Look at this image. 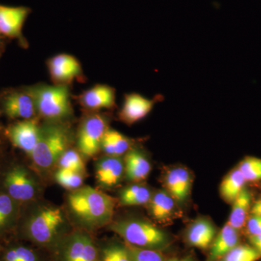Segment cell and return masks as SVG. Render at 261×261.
I'll return each instance as SVG.
<instances>
[{"instance_id": "6da1fadb", "label": "cell", "mask_w": 261, "mask_h": 261, "mask_svg": "<svg viewBox=\"0 0 261 261\" xmlns=\"http://www.w3.org/2000/svg\"><path fill=\"white\" fill-rule=\"evenodd\" d=\"M116 202L111 196L89 186L73 190L67 197L70 214L87 229H97L111 224Z\"/></svg>"}, {"instance_id": "7a4b0ae2", "label": "cell", "mask_w": 261, "mask_h": 261, "mask_svg": "<svg viewBox=\"0 0 261 261\" xmlns=\"http://www.w3.org/2000/svg\"><path fill=\"white\" fill-rule=\"evenodd\" d=\"M69 126L63 121H47L40 128V135L35 149L31 154L34 166L41 171H47L58 163L71 142Z\"/></svg>"}, {"instance_id": "3957f363", "label": "cell", "mask_w": 261, "mask_h": 261, "mask_svg": "<svg viewBox=\"0 0 261 261\" xmlns=\"http://www.w3.org/2000/svg\"><path fill=\"white\" fill-rule=\"evenodd\" d=\"M66 216L57 206L42 205L37 207L24 224L25 236L40 245L56 243L61 239L67 225Z\"/></svg>"}, {"instance_id": "277c9868", "label": "cell", "mask_w": 261, "mask_h": 261, "mask_svg": "<svg viewBox=\"0 0 261 261\" xmlns=\"http://www.w3.org/2000/svg\"><path fill=\"white\" fill-rule=\"evenodd\" d=\"M110 228L121 237L124 243L141 248L163 251L173 241L166 231L144 220H119L111 224Z\"/></svg>"}, {"instance_id": "5b68a950", "label": "cell", "mask_w": 261, "mask_h": 261, "mask_svg": "<svg viewBox=\"0 0 261 261\" xmlns=\"http://www.w3.org/2000/svg\"><path fill=\"white\" fill-rule=\"evenodd\" d=\"M25 90L34 99L37 114L47 121H63L73 113L68 85L38 84Z\"/></svg>"}, {"instance_id": "8992f818", "label": "cell", "mask_w": 261, "mask_h": 261, "mask_svg": "<svg viewBox=\"0 0 261 261\" xmlns=\"http://www.w3.org/2000/svg\"><path fill=\"white\" fill-rule=\"evenodd\" d=\"M56 261H100L90 235L75 231L57 242Z\"/></svg>"}, {"instance_id": "52a82bcc", "label": "cell", "mask_w": 261, "mask_h": 261, "mask_svg": "<svg viewBox=\"0 0 261 261\" xmlns=\"http://www.w3.org/2000/svg\"><path fill=\"white\" fill-rule=\"evenodd\" d=\"M108 129L107 118L102 115H90L84 120L77 137V145L82 156L94 157L101 150L103 137Z\"/></svg>"}, {"instance_id": "ba28073f", "label": "cell", "mask_w": 261, "mask_h": 261, "mask_svg": "<svg viewBox=\"0 0 261 261\" xmlns=\"http://www.w3.org/2000/svg\"><path fill=\"white\" fill-rule=\"evenodd\" d=\"M7 194L18 202L34 200L39 192V185L34 176L22 166L8 170L4 178Z\"/></svg>"}, {"instance_id": "9c48e42d", "label": "cell", "mask_w": 261, "mask_h": 261, "mask_svg": "<svg viewBox=\"0 0 261 261\" xmlns=\"http://www.w3.org/2000/svg\"><path fill=\"white\" fill-rule=\"evenodd\" d=\"M40 128L34 118L22 120L8 127L6 134L13 145L31 156L39 141Z\"/></svg>"}, {"instance_id": "30bf717a", "label": "cell", "mask_w": 261, "mask_h": 261, "mask_svg": "<svg viewBox=\"0 0 261 261\" xmlns=\"http://www.w3.org/2000/svg\"><path fill=\"white\" fill-rule=\"evenodd\" d=\"M162 98L161 96L158 95L154 99H150L140 94H126L118 117L127 125L135 124L148 116L156 102Z\"/></svg>"}, {"instance_id": "8fae6325", "label": "cell", "mask_w": 261, "mask_h": 261, "mask_svg": "<svg viewBox=\"0 0 261 261\" xmlns=\"http://www.w3.org/2000/svg\"><path fill=\"white\" fill-rule=\"evenodd\" d=\"M48 70L55 84L68 85L82 75V68L75 57L60 54L53 57L47 62Z\"/></svg>"}, {"instance_id": "7c38bea8", "label": "cell", "mask_w": 261, "mask_h": 261, "mask_svg": "<svg viewBox=\"0 0 261 261\" xmlns=\"http://www.w3.org/2000/svg\"><path fill=\"white\" fill-rule=\"evenodd\" d=\"M30 13L27 7L0 4V34L11 39H23L22 30Z\"/></svg>"}, {"instance_id": "4fadbf2b", "label": "cell", "mask_w": 261, "mask_h": 261, "mask_svg": "<svg viewBox=\"0 0 261 261\" xmlns=\"http://www.w3.org/2000/svg\"><path fill=\"white\" fill-rule=\"evenodd\" d=\"M3 110L12 119H32L37 114L34 99L25 89L7 94L3 99Z\"/></svg>"}, {"instance_id": "5bb4252c", "label": "cell", "mask_w": 261, "mask_h": 261, "mask_svg": "<svg viewBox=\"0 0 261 261\" xmlns=\"http://www.w3.org/2000/svg\"><path fill=\"white\" fill-rule=\"evenodd\" d=\"M164 185L166 191L176 202H185L191 192V174L185 168H172L165 175Z\"/></svg>"}, {"instance_id": "9a60e30c", "label": "cell", "mask_w": 261, "mask_h": 261, "mask_svg": "<svg viewBox=\"0 0 261 261\" xmlns=\"http://www.w3.org/2000/svg\"><path fill=\"white\" fill-rule=\"evenodd\" d=\"M124 171V162L121 158L106 155L96 164V180L101 186L111 188L119 184Z\"/></svg>"}, {"instance_id": "2e32d148", "label": "cell", "mask_w": 261, "mask_h": 261, "mask_svg": "<svg viewBox=\"0 0 261 261\" xmlns=\"http://www.w3.org/2000/svg\"><path fill=\"white\" fill-rule=\"evenodd\" d=\"M218 231L215 225L205 218L196 220L187 228L185 240L190 246L208 250Z\"/></svg>"}, {"instance_id": "e0dca14e", "label": "cell", "mask_w": 261, "mask_h": 261, "mask_svg": "<svg viewBox=\"0 0 261 261\" xmlns=\"http://www.w3.org/2000/svg\"><path fill=\"white\" fill-rule=\"evenodd\" d=\"M80 99L81 104L87 109H110L116 104V91L106 84H97L85 91Z\"/></svg>"}, {"instance_id": "ac0fdd59", "label": "cell", "mask_w": 261, "mask_h": 261, "mask_svg": "<svg viewBox=\"0 0 261 261\" xmlns=\"http://www.w3.org/2000/svg\"><path fill=\"white\" fill-rule=\"evenodd\" d=\"M240 231L226 223L218 232L208 249V255L206 261H219L233 247L240 245Z\"/></svg>"}, {"instance_id": "d6986e66", "label": "cell", "mask_w": 261, "mask_h": 261, "mask_svg": "<svg viewBox=\"0 0 261 261\" xmlns=\"http://www.w3.org/2000/svg\"><path fill=\"white\" fill-rule=\"evenodd\" d=\"M124 174L127 179L134 183H140L148 177L151 171L149 160L139 149H130L125 154Z\"/></svg>"}, {"instance_id": "ffe728a7", "label": "cell", "mask_w": 261, "mask_h": 261, "mask_svg": "<svg viewBox=\"0 0 261 261\" xmlns=\"http://www.w3.org/2000/svg\"><path fill=\"white\" fill-rule=\"evenodd\" d=\"M251 207V194L245 188L232 202V208L228 218V224L238 231L243 229L245 227L250 216Z\"/></svg>"}, {"instance_id": "44dd1931", "label": "cell", "mask_w": 261, "mask_h": 261, "mask_svg": "<svg viewBox=\"0 0 261 261\" xmlns=\"http://www.w3.org/2000/svg\"><path fill=\"white\" fill-rule=\"evenodd\" d=\"M130 141L124 135L116 130L108 128L103 137L101 150L108 156L121 157L130 148Z\"/></svg>"}, {"instance_id": "7402d4cb", "label": "cell", "mask_w": 261, "mask_h": 261, "mask_svg": "<svg viewBox=\"0 0 261 261\" xmlns=\"http://www.w3.org/2000/svg\"><path fill=\"white\" fill-rule=\"evenodd\" d=\"M246 183V180L239 168L233 169L226 175L220 185L221 197L228 203H232L245 188Z\"/></svg>"}, {"instance_id": "603a6c76", "label": "cell", "mask_w": 261, "mask_h": 261, "mask_svg": "<svg viewBox=\"0 0 261 261\" xmlns=\"http://www.w3.org/2000/svg\"><path fill=\"white\" fill-rule=\"evenodd\" d=\"M174 199L166 191H160L152 195L149 202L151 216L158 221L169 219L175 207Z\"/></svg>"}, {"instance_id": "cb8c5ba5", "label": "cell", "mask_w": 261, "mask_h": 261, "mask_svg": "<svg viewBox=\"0 0 261 261\" xmlns=\"http://www.w3.org/2000/svg\"><path fill=\"white\" fill-rule=\"evenodd\" d=\"M152 197V192L148 187L135 183L122 190L119 195V203L123 206L147 205Z\"/></svg>"}, {"instance_id": "d4e9b609", "label": "cell", "mask_w": 261, "mask_h": 261, "mask_svg": "<svg viewBox=\"0 0 261 261\" xmlns=\"http://www.w3.org/2000/svg\"><path fill=\"white\" fill-rule=\"evenodd\" d=\"M17 203L8 194L0 193V237L14 226L18 215Z\"/></svg>"}, {"instance_id": "484cf974", "label": "cell", "mask_w": 261, "mask_h": 261, "mask_svg": "<svg viewBox=\"0 0 261 261\" xmlns=\"http://www.w3.org/2000/svg\"><path fill=\"white\" fill-rule=\"evenodd\" d=\"M260 258L261 255L253 247L240 243L219 261H257Z\"/></svg>"}, {"instance_id": "4316f807", "label": "cell", "mask_w": 261, "mask_h": 261, "mask_svg": "<svg viewBox=\"0 0 261 261\" xmlns=\"http://www.w3.org/2000/svg\"><path fill=\"white\" fill-rule=\"evenodd\" d=\"M0 261H39L36 252L23 245H12L3 250Z\"/></svg>"}, {"instance_id": "83f0119b", "label": "cell", "mask_w": 261, "mask_h": 261, "mask_svg": "<svg viewBox=\"0 0 261 261\" xmlns=\"http://www.w3.org/2000/svg\"><path fill=\"white\" fill-rule=\"evenodd\" d=\"M84 175L83 173L70 170L58 168L55 174V178L61 187L73 191L83 185Z\"/></svg>"}, {"instance_id": "f1b7e54d", "label": "cell", "mask_w": 261, "mask_h": 261, "mask_svg": "<svg viewBox=\"0 0 261 261\" xmlns=\"http://www.w3.org/2000/svg\"><path fill=\"white\" fill-rule=\"evenodd\" d=\"M58 168L70 170L75 172L82 173L84 174L86 172L85 164L82 154L73 149H68L61 156L58 161Z\"/></svg>"}, {"instance_id": "f546056e", "label": "cell", "mask_w": 261, "mask_h": 261, "mask_svg": "<svg viewBox=\"0 0 261 261\" xmlns=\"http://www.w3.org/2000/svg\"><path fill=\"white\" fill-rule=\"evenodd\" d=\"M100 261H132L126 244L111 243L102 249Z\"/></svg>"}, {"instance_id": "4dcf8cb0", "label": "cell", "mask_w": 261, "mask_h": 261, "mask_svg": "<svg viewBox=\"0 0 261 261\" xmlns=\"http://www.w3.org/2000/svg\"><path fill=\"white\" fill-rule=\"evenodd\" d=\"M238 168L247 182L261 180V159L254 157L245 158L239 165Z\"/></svg>"}, {"instance_id": "1f68e13d", "label": "cell", "mask_w": 261, "mask_h": 261, "mask_svg": "<svg viewBox=\"0 0 261 261\" xmlns=\"http://www.w3.org/2000/svg\"><path fill=\"white\" fill-rule=\"evenodd\" d=\"M124 243L129 251L132 261H166L167 259L161 250L141 248Z\"/></svg>"}, {"instance_id": "d6a6232c", "label": "cell", "mask_w": 261, "mask_h": 261, "mask_svg": "<svg viewBox=\"0 0 261 261\" xmlns=\"http://www.w3.org/2000/svg\"><path fill=\"white\" fill-rule=\"evenodd\" d=\"M245 228L248 237L261 234V217L250 215Z\"/></svg>"}, {"instance_id": "836d02e7", "label": "cell", "mask_w": 261, "mask_h": 261, "mask_svg": "<svg viewBox=\"0 0 261 261\" xmlns=\"http://www.w3.org/2000/svg\"><path fill=\"white\" fill-rule=\"evenodd\" d=\"M249 243L261 255V234L248 237Z\"/></svg>"}, {"instance_id": "e575fe53", "label": "cell", "mask_w": 261, "mask_h": 261, "mask_svg": "<svg viewBox=\"0 0 261 261\" xmlns=\"http://www.w3.org/2000/svg\"><path fill=\"white\" fill-rule=\"evenodd\" d=\"M250 215L261 217V199H258L252 204Z\"/></svg>"}, {"instance_id": "d590c367", "label": "cell", "mask_w": 261, "mask_h": 261, "mask_svg": "<svg viewBox=\"0 0 261 261\" xmlns=\"http://www.w3.org/2000/svg\"><path fill=\"white\" fill-rule=\"evenodd\" d=\"M166 261H196L192 256L173 257L166 259Z\"/></svg>"}, {"instance_id": "8d00e7d4", "label": "cell", "mask_w": 261, "mask_h": 261, "mask_svg": "<svg viewBox=\"0 0 261 261\" xmlns=\"http://www.w3.org/2000/svg\"><path fill=\"white\" fill-rule=\"evenodd\" d=\"M1 35H2V34H0V37H1Z\"/></svg>"}, {"instance_id": "74e56055", "label": "cell", "mask_w": 261, "mask_h": 261, "mask_svg": "<svg viewBox=\"0 0 261 261\" xmlns=\"http://www.w3.org/2000/svg\"><path fill=\"white\" fill-rule=\"evenodd\" d=\"M0 250H1V247H0Z\"/></svg>"}]
</instances>
